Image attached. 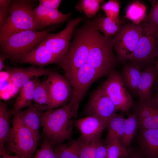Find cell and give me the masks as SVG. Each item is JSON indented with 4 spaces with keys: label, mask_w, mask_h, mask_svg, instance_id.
Returning a JSON list of instances; mask_svg holds the SVG:
<instances>
[{
    "label": "cell",
    "mask_w": 158,
    "mask_h": 158,
    "mask_svg": "<svg viewBox=\"0 0 158 158\" xmlns=\"http://www.w3.org/2000/svg\"><path fill=\"white\" fill-rule=\"evenodd\" d=\"M71 15V12L64 14L58 10L49 9L40 5L35 8L34 13L35 23L40 29L61 23L70 18Z\"/></svg>",
    "instance_id": "obj_16"
},
{
    "label": "cell",
    "mask_w": 158,
    "mask_h": 158,
    "mask_svg": "<svg viewBox=\"0 0 158 158\" xmlns=\"http://www.w3.org/2000/svg\"><path fill=\"white\" fill-rule=\"evenodd\" d=\"M41 113L33 104H31L24 111L23 114V120L24 124L38 140L40 137L39 129Z\"/></svg>",
    "instance_id": "obj_25"
},
{
    "label": "cell",
    "mask_w": 158,
    "mask_h": 158,
    "mask_svg": "<svg viewBox=\"0 0 158 158\" xmlns=\"http://www.w3.org/2000/svg\"><path fill=\"white\" fill-rule=\"evenodd\" d=\"M52 29L39 31H25L0 41V54L14 62H20L26 55L37 47Z\"/></svg>",
    "instance_id": "obj_4"
},
{
    "label": "cell",
    "mask_w": 158,
    "mask_h": 158,
    "mask_svg": "<svg viewBox=\"0 0 158 158\" xmlns=\"http://www.w3.org/2000/svg\"><path fill=\"white\" fill-rule=\"evenodd\" d=\"M94 25L87 63L96 70L101 77L108 76L114 70L117 61L113 51L115 37H105Z\"/></svg>",
    "instance_id": "obj_3"
},
{
    "label": "cell",
    "mask_w": 158,
    "mask_h": 158,
    "mask_svg": "<svg viewBox=\"0 0 158 158\" xmlns=\"http://www.w3.org/2000/svg\"><path fill=\"white\" fill-rule=\"evenodd\" d=\"M157 57H158V59L157 61L156 65L155 66V67L156 72H157V73L158 75V55L157 56Z\"/></svg>",
    "instance_id": "obj_44"
},
{
    "label": "cell",
    "mask_w": 158,
    "mask_h": 158,
    "mask_svg": "<svg viewBox=\"0 0 158 158\" xmlns=\"http://www.w3.org/2000/svg\"><path fill=\"white\" fill-rule=\"evenodd\" d=\"M82 19V18L78 17L70 20L63 30L56 34L49 33L42 41V42L56 57L58 64L65 56L74 30Z\"/></svg>",
    "instance_id": "obj_12"
},
{
    "label": "cell",
    "mask_w": 158,
    "mask_h": 158,
    "mask_svg": "<svg viewBox=\"0 0 158 158\" xmlns=\"http://www.w3.org/2000/svg\"><path fill=\"white\" fill-rule=\"evenodd\" d=\"M107 158H126L132 153L125 147L120 141L116 140L106 145Z\"/></svg>",
    "instance_id": "obj_31"
},
{
    "label": "cell",
    "mask_w": 158,
    "mask_h": 158,
    "mask_svg": "<svg viewBox=\"0 0 158 158\" xmlns=\"http://www.w3.org/2000/svg\"><path fill=\"white\" fill-rule=\"evenodd\" d=\"M108 76L101 87L117 110L128 112L133 105V99L120 73L114 70Z\"/></svg>",
    "instance_id": "obj_10"
},
{
    "label": "cell",
    "mask_w": 158,
    "mask_h": 158,
    "mask_svg": "<svg viewBox=\"0 0 158 158\" xmlns=\"http://www.w3.org/2000/svg\"><path fill=\"white\" fill-rule=\"evenodd\" d=\"M138 121L141 129H158V106L151 116L145 118L138 119Z\"/></svg>",
    "instance_id": "obj_33"
},
{
    "label": "cell",
    "mask_w": 158,
    "mask_h": 158,
    "mask_svg": "<svg viewBox=\"0 0 158 158\" xmlns=\"http://www.w3.org/2000/svg\"><path fill=\"white\" fill-rule=\"evenodd\" d=\"M100 77L96 70L87 63L72 75L66 78L73 90V96L69 102L72 105L73 117L77 116L80 103L88 88Z\"/></svg>",
    "instance_id": "obj_9"
},
{
    "label": "cell",
    "mask_w": 158,
    "mask_h": 158,
    "mask_svg": "<svg viewBox=\"0 0 158 158\" xmlns=\"http://www.w3.org/2000/svg\"><path fill=\"white\" fill-rule=\"evenodd\" d=\"M85 143L80 138L68 144H60L54 150L57 158H79L81 149Z\"/></svg>",
    "instance_id": "obj_26"
},
{
    "label": "cell",
    "mask_w": 158,
    "mask_h": 158,
    "mask_svg": "<svg viewBox=\"0 0 158 158\" xmlns=\"http://www.w3.org/2000/svg\"><path fill=\"white\" fill-rule=\"evenodd\" d=\"M34 158H57L51 145L44 138Z\"/></svg>",
    "instance_id": "obj_34"
},
{
    "label": "cell",
    "mask_w": 158,
    "mask_h": 158,
    "mask_svg": "<svg viewBox=\"0 0 158 158\" xmlns=\"http://www.w3.org/2000/svg\"><path fill=\"white\" fill-rule=\"evenodd\" d=\"M142 66L130 61L124 65L120 73L122 79L129 91L137 94L138 84L141 75Z\"/></svg>",
    "instance_id": "obj_19"
},
{
    "label": "cell",
    "mask_w": 158,
    "mask_h": 158,
    "mask_svg": "<svg viewBox=\"0 0 158 158\" xmlns=\"http://www.w3.org/2000/svg\"><path fill=\"white\" fill-rule=\"evenodd\" d=\"M6 59V58L3 55L0 54V71H1L3 69H6L7 66L4 64V61Z\"/></svg>",
    "instance_id": "obj_40"
},
{
    "label": "cell",
    "mask_w": 158,
    "mask_h": 158,
    "mask_svg": "<svg viewBox=\"0 0 158 158\" xmlns=\"http://www.w3.org/2000/svg\"><path fill=\"white\" fill-rule=\"evenodd\" d=\"M36 1H12L9 16L0 30V41L25 31L36 30L33 15Z\"/></svg>",
    "instance_id": "obj_5"
},
{
    "label": "cell",
    "mask_w": 158,
    "mask_h": 158,
    "mask_svg": "<svg viewBox=\"0 0 158 158\" xmlns=\"http://www.w3.org/2000/svg\"><path fill=\"white\" fill-rule=\"evenodd\" d=\"M142 29L141 24L122 25L114 38L117 61L124 63L130 59L141 37Z\"/></svg>",
    "instance_id": "obj_8"
},
{
    "label": "cell",
    "mask_w": 158,
    "mask_h": 158,
    "mask_svg": "<svg viewBox=\"0 0 158 158\" xmlns=\"http://www.w3.org/2000/svg\"><path fill=\"white\" fill-rule=\"evenodd\" d=\"M126 158H146L143 154L140 153H132Z\"/></svg>",
    "instance_id": "obj_41"
},
{
    "label": "cell",
    "mask_w": 158,
    "mask_h": 158,
    "mask_svg": "<svg viewBox=\"0 0 158 158\" xmlns=\"http://www.w3.org/2000/svg\"><path fill=\"white\" fill-rule=\"evenodd\" d=\"M108 122L96 117L87 116L75 120V125L80 133V138L85 143H88L100 139Z\"/></svg>",
    "instance_id": "obj_14"
},
{
    "label": "cell",
    "mask_w": 158,
    "mask_h": 158,
    "mask_svg": "<svg viewBox=\"0 0 158 158\" xmlns=\"http://www.w3.org/2000/svg\"><path fill=\"white\" fill-rule=\"evenodd\" d=\"M12 0H0V30L9 16Z\"/></svg>",
    "instance_id": "obj_37"
},
{
    "label": "cell",
    "mask_w": 158,
    "mask_h": 158,
    "mask_svg": "<svg viewBox=\"0 0 158 158\" xmlns=\"http://www.w3.org/2000/svg\"><path fill=\"white\" fill-rule=\"evenodd\" d=\"M6 103L0 102V156L7 153L5 143L7 141L11 129L10 128L9 115Z\"/></svg>",
    "instance_id": "obj_24"
},
{
    "label": "cell",
    "mask_w": 158,
    "mask_h": 158,
    "mask_svg": "<svg viewBox=\"0 0 158 158\" xmlns=\"http://www.w3.org/2000/svg\"><path fill=\"white\" fill-rule=\"evenodd\" d=\"M141 146L146 158H158V129H141Z\"/></svg>",
    "instance_id": "obj_21"
},
{
    "label": "cell",
    "mask_w": 158,
    "mask_h": 158,
    "mask_svg": "<svg viewBox=\"0 0 158 158\" xmlns=\"http://www.w3.org/2000/svg\"><path fill=\"white\" fill-rule=\"evenodd\" d=\"M146 8L143 3L138 1H135L130 4L126 12V17L132 23L140 24L147 16Z\"/></svg>",
    "instance_id": "obj_29"
},
{
    "label": "cell",
    "mask_w": 158,
    "mask_h": 158,
    "mask_svg": "<svg viewBox=\"0 0 158 158\" xmlns=\"http://www.w3.org/2000/svg\"><path fill=\"white\" fill-rule=\"evenodd\" d=\"M20 62L44 68L51 63L58 64V61L42 42L37 47L23 58Z\"/></svg>",
    "instance_id": "obj_17"
},
{
    "label": "cell",
    "mask_w": 158,
    "mask_h": 158,
    "mask_svg": "<svg viewBox=\"0 0 158 158\" xmlns=\"http://www.w3.org/2000/svg\"><path fill=\"white\" fill-rule=\"evenodd\" d=\"M158 76L155 66H147L142 71L137 89L140 104L153 98L152 89Z\"/></svg>",
    "instance_id": "obj_18"
},
{
    "label": "cell",
    "mask_w": 158,
    "mask_h": 158,
    "mask_svg": "<svg viewBox=\"0 0 158 158\" xmlns=\"http://www.w3.org/2000/svg\"><path fill=\"white\" fill-rule=\"evenodd\" d=\"M125 119L123 113H121L115 114L109 120L106 145L114 141H120L124 133Z\"/></svg>",
    "instance_id": "obj_22"
},
{
    "label": "cell",
    "mask_w": 158,
    "mask_h": 158,
    "mask_svg": "<svg viewBox=\"0 0 158 158\" xmlns=\"http://www.w3.org/2000/svg\"><path fill=\"white\" fill-rule=\"evenodd\" d=\"M117 111L101 86L92 93L84 112L87 116L96 117L108 121Z\"/></svg>",
    "instance_id": "obj_13"
},
{
    "label": "cell",
    "mask_w": 158,
    "mask_h": 158,
    "mask_svg": "<svg viewBox=\"0 0 158 158\" xmlns=\"http://www.w3.org/2000/svg\"><path fill=\"white\" fill-rule=\"evenodd\" d=\"M150 11L143 22L158 28V0L151 1Z\"/></svg>",
    "instance_id": "obj_36"
},
{
    "label": "cell",
    "mask_w": 158,
    "mask_h": 158,
    "mask_svg": "<svg viewBox=\"0 0 158 158\" xmlns=\"http://www.w3.org/2000/svg\"><path fill=\"white\" fill-rule=\"evenodd\" d=\"M5 69L11 81L20 88L30 80L42 76H48L53 71L52 69L37 67L33 65L27 68L7 66Z\"/></svg>",
    "instance_id": "obj_15"
},
{
    "label": "cell",
    "mask_w": 158,
    "mask_h": 158,
    "mask_svg": "<svg viewBox=\"0 0 158 158\" xmlns=\"http://www.w3.org/2000/svg\"><path fill=\"white\" fill-rule=\"evenodd\" d=\"M141 37L130 61L142 66L152 62L158 55V28L147 23H141Z\"/></svg>",
    "instance_id": "obj_7"
},
{
    "label": "cell",
    "mask_w": 158,
    "mask_h": 158,
    "mask_svg": "<svg viewBox=\"0 0 158 158\" xmlns=\"http://www.w3.org/2000/svg\"><path fill=\"white\" fill-rule=\"evenodd\" d=\"M49 98V109L66 104L73 95L72 87L68 81L56 72H51L45 80Z\"/></svg>",
    "instance_id": "obj_11"
},
{
    "label": "cell",
    "mask_w": 158,
    "mask_h": 158,
    "mask_svg": "<svg viewBox=\"0 0 158 158\" xmlns=\"http://www.w3.org/2000/svg\"><path fill=\"white\" fill-rule=\"evenodd\" d=\"M100 140L96 139L85 143L81 149L79 158H95L96 146Z\"/></svg>",
    "instance_id": "obj_35"
},
{
    "label": "cell",
    "mask_w": 158,
    "mask_h": 158,
    "mask_svg": "<svg viewBox=\"0 0 158 158\" xmlns=\"http://www.w3.org/2000/svg\"><path fill=\"white\" fill-rule=\"evenodd\" d=\"M61 1V0H39V5L49 9L58 10Z\"/></svg>",
    "instance_id": "obj_38"
},
{
    "label": "cell",
    "mask_w": 158,
    "mask_h": 158,
    "mask_svg": "<svg viewBox=\"0 0 158 158\" xmlns=\"http://www.w3.org/2000/svg\"><path fill=\"white\" fill-rule=\"evenodd\" d=\"M0 158H23L20 156L16 155L15 156H12L9 155L7 152L4 154L1 155Z\"/></svg>",
    "instance_id": "obj_42"
},
{
    "label": "cell",
    "mask_w": 158,
    "mask_h": 158,
    "mask_svg": "<svg viewBox=\"0 0 158 158\" xmlns=\"http://www.w3.org/2000/svg\"><path fill=\"white\" fill-rule=\"evenodd\" d=\"M95 158H107V146L103 145L100 140L96 146Z\"/></svg>",
    "instance_id": "obj_39"
},
{
    "label": "cell",
    "mask_w": 158,
    "mask_h": 158,
    "mask_svg": "<svg viewBox=\"0 0 158 158\" xmlns=\"http://www.w3.org/2000/svg\"><path fill=\"white\" fill-rule=\"evenodd\" d=\"M138 126V112L130 115L125 119L124 133L120 140L125 147L128 148L135 135Z\"/></svg>",
    "instance_id": "obj_27"
},
{
    "label": "cell",
    "mask_w": 158,
    "mask_h": 158,
    "mask_svg": "<svg viewBox=\"0 0 158 158\" xmlns=\"http://www.w3.org/2000/svg\"><path fill=\"white\" fill-rule=\"evenodd\" d=\"M23 112L20 110L13 114L12 127L7 141L8 148L23 158H31L39 140L24 124Z\"/></svg>",
    "instance_id": "obj_6"
},
{
    "label": "cell",
    "mask_w": 158,
    "mask_h": 158,
    "mask_svg": "<svg viewBox=\"0 0 158 158\" xmlns=\"http://www.w3.org/2000/svg\"><path fill=\"white\" fill-rule=\"evenodd\" d=\"M156 86L154 92V97L153 99L158 105V83Z\"/></svg>",
    "instance_id": "obj_43"
},
{
    "label": "cell",
    "mask_w": 158,
    "mask_h": 158,
    "mask_svg": "<svg viewBox=\"0 0 158 158\" xmlns=\"http://www.w3.org/2000/svg\"><path fill=\"white\" fill-rule=\"evenodd\" d=\"M93 20L96 29L101 31L106 37H115L122 26V21L120 18L113 20L106 16L100 15Z\"/></svg>",
    "instance_id": "obj_23"
},
{
    "label": "cell",
    "mask_w": 158,
    "mask_h": 158,
    "mask_svg": "<svg viewBox=\"0 0 158 158\" xmlns=\"http://www.w3.org/2000/svg\"><path fill=\"white\" fill-rule=\"evenodd\" d=\"M81 27L75 32L64 57L58 64L64 71L66 78L72 75L87 63L95 27L93 20Z\"/></svg>",
    "instance_id": "obj_2"
},
{
    "label": "cell",
    "mask_w": 158,
    "mask_h": 158,
    "mask_svg": "<svg viewBox=\"0 0 158 158\" xmlns=\"http://www.w3.org/2000/svg\"><path fill=\"white\" fill-rule=\"evenodd\" d=\"M39 80L38 78L33 79L25 83L20 88L13 109L9 112L10 114L13 115L32 104L35 88Z\"/></svg>",
    "instance_id": "obj_20"
},
{
    "label": "cell",
    "mask_w": 158,
    "mask_h": 158,
    "mask_svg": "<svg viewBox=\"0 0 158 158\" xmlns=\"http://www.w3.org/2000/svg\"><path fill=\"white\" fill-rule=\"evenodd\" d=\"M72 105L69 102L56 109L42 113L41 125L45 139L52 144H59L71 136L73 117Z\"/></svg>",
    "instance_id": "obj_1"
},
{
    "label": "cell",
    "mask_w": 158,
    "mask_h": 158,
    "mask_svg": "<svg viewBox=\"0 0 158 158\" xmlns=\"http://www.w3.org/2000/svg\"><path fill=\"white\" fill-rule=\"evenodd\" d=\"M33 102L37 109L41 112L49 109V98L45 80H40L36 86Z\"/></svg>",
    "instance_id": "obj_28"
},
{
    "label": "cell",
    "mask_w": 158,
    "mask_h": 158,
    "mask_svg": "<svg viewBox=\"0 0 158 158\" xmlns=\"http://www.w3.org/2000/svg\"><path fill=\"white\" fill-rule=\"evenodd\" d=\"M120 5L119 1L110 0L102 5L101 9L106 17L112 20H116L119 18Z\"/></svg>",
    "instance_id": "obj_32"
},
{
    "label": "cell",
    "mask_w": 158,
    "mask_h": 158,
    "mask_svg": "<svg viewBox=\"0 0 158 158\" xmlns=\"http://www.w3.org/2000/svg\"><path fill=\"white\" fill-rule=\"evenodd\" d=\"M104 1L102 0H80L75 8L78 11L83 12L88 18L90 19L94 17L101 9Z\"/></svg>",
    "instance_id": "obj_30"
}]
</instances>
